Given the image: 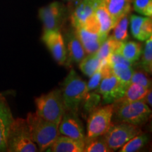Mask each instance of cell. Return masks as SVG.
I'll use <instances>...</instances> for the list:
<instances>
[{
    "label": "cell",
    "mask_w": 152,
    "mask_h": 152,
    "mask_svg": "<svg viewBox=\"0 0 152 152\" xmlns=\"http://www.w3.org/2000/svg\"><path fill=\"white\" fill-rule=\"evenodd\" d=\"M33 142L39 151H46L59 135L58 125L42 118L36 113H29L26 118Z\"/></svg>",
    "instance_id": "6da1fadb"
},
{
    "label": "cell",
    "mask_w": 152,
    "mask_h": 152,
    "mask_svg": "<svg viewBox=\"0 0 152 152\" xmlns=\"http://www.w3.org/2000/svg\"><path fill=\"white\" fill-rule=\"evenodd\" d=\"M61 93L65 110L77 113L89 92L86 82L72 69L64 80Z\"/></svg>",
    "instance_id": "7a4b0ae2"
},
{
    "label": "cell",
    "mask_w": 152,
    "mask_h": 152,
    "mask_svg": "<svg viewBox=\"0 0 152 152\" xmlns=\"http://www.w3.org/2000/svg\"><path fill=\"white\" fill-rule=\"evenodd\" d=\"M7 151H39L37 145L32 139L26 119L18 118L14 120L7 139Z\"/></svg>",
    "instance_id": "3957f363"
},
{
    "label": "cell",
    "mask_w": 152,
    "mask_h": 152,
    "mask_svg": "<svg viewBox=\"0 0 152 152\" xmlns=\"http://www.w3.org/2000/svg\"><path fill=\"white\" fill-rule=\"evenodd\" d=\"M37 113L42 118L59 125L65 112L61 90H54L35 99Z\"/></svg>",
    "instance_id": "277c9868"
},
{
    "label": "cell",
    "mask_w": 152,
    "mask_h": 152,
    "mask_svg": "<svg viewBox=\"0 0 152 152\" xmlns=\"http://www.w3.org/2000/svg\"><path fill=\"white\" fill-rule=\"evenodd\" d=\"M113 104V114H115L119 122L140 126L147 123L151 117V109L143 100L125 104Z\"/></svg>",
    "instance_id": "5b68a950"
},
{
    "label": "cell",
    "mask_w": 152,
    "mask_h": 152,
    "mask_svg": "<svg viewBox=\"0 0 152 152\" xmlns=\"http://www.w3.org/2000/svg\"><path fill=\"white\" fill-rule=\"evenodd\" d=\"M102 79L99 85L98 92L105 104H113L122 98L126 91V87L112 73L106 59L101 61Z\"/></svg>",
    "instance_id": "8992f818"
},
{
    "label": "cell",
    "mask_w": 152,
    "mask_h": 152,
    "mask_svg": "<svg viewBox=\"0 0 152 152\" xmlns=\"http://www.w3.org/2000/svg\"><path fill=\"white\" fill-rule=\"evenodd\" d=\"M113 104H108L91 111L87 120V132L85 138L104 135L112 125Z\"/></svg>",
    "instance_id": "52a82bcc"
},
{
    "label": "cell",
    "mask_w": 152,
    "mask_h": 152,
    "mask_svg": "<svg viewBox=\"0 0 152 152\" xmlns=\"http://www.w3.org/2000/svg\"><path fill=\"white\" fill-rule=\"evenodd\" d=\"M75 35L83 45L86 54L97 52L104 41L99 34V26L95 14L80 27L75 28Z\"/></svg>",
    "instance_id": "ba28073f"
},
{
    "label": "cell",
    "mask_w": 152,
    "mask_h": 152,
    "mask_svg": "<svg viewBox=\"0 0 152 152\" xmlns=\"http://www.w3.org/2000/svg\"><path fill=\"white\" fill-rule=\"evenodd\" d=\"M141 132L139 126L121 123L118 125L112 124L103 136L108 147L113 151L122 147L127 142Z\"/></svg>",
    "instance_id": "9c48e42d"
},
{
    "label": "cell",
    "mask_w": 152,
    "mask_h": 152,
    "mask_svg": "<svg viewBox=\"0 0 152 152\" xmlns=\"http://www.w3.org/2000/svg\"><path fill=\"white\" fill-rule=\"evenodd\" d=\"M64 6L58 1L49 4L39 10V17L43 23L44 32L60 31L65 16Z\"/></svg>",
    "instance_id": "30bf717a"
},
{
    "label": "cell",
    "mask_w": 152,
    "mask_h": 152,
    "mask_svg": "<svg viewBox=\"0 0 152 152\" xmlns=\"http://www.w3.org/2000/svg\"><path fill=\"white\" fill-rule=\"evenodd\" d=\"M58 132L62 135L82 141H85L86 137L83 125L77 113L66 110L58 125Z\"/></svg>",
    "instance_id": "8fae6325"
},
{
    "label": "cell",
    "mask_w": 152,
    "mask_h": 152,
    "mask_svg": "<svg viewBox=\"0 0 152 152\" xmlns=\"http://www.w3.org/2000/svg\"><path fill=\"white\" fill-rule=\"evenodd\" d=\"M42 40L56 62L60 65H66L68 61L67 49L60 31L44 32Z\"/></svg>",
    "instance_id": "7c38bea8"
},
{
    "label": "cell",
    "mask_w": 152,
    "mask_h": 152,
    "mask_svg": "<svg viewBox=\"0 0 152 152\" xmlns=\"http://www.w3.org/2000/svg\"><path fill=\"white\" fill-rule=\"evenodd\" d=\"M102 0H79L71 15V23L74 28L80 27L95 14L96 7Z\"/></svg>",
    "instance_id": "4fadbf2b"
},
{
    "label": "cell",
    "mask_w": 152,
    "mask_h": 152,
    "mask_svg": "<svg viewBox=\"0 0 152 152\" xmlns=\"http://www.w3.org/2000/svg\"><path fill=\"white\" fill-rule=\"evenodd\" d=\"M14 120L8 102L0 94V151H7V139Z\"/></svg>",
    "instance_id": "5bb4252c"
},
{
    "label": "cell",
    "mask_w": 152,
    "mask_h": 152,
    "mask_svg": "<svg viewBox=\"0 0 152 152\" xmlns=\"http://www.w3.org/2000/svg\"><path fill=\"white\" fill-rule=\"evenodd\" d=\"M130 29L135 39L146 41L152 36L151 18L132 15L130 16Z\"/></svg>",
    "instance_id": "9a60e30c"
},
{
    "label": "cell",
    "mask_w": 152,
    "mask_h": 152,
    "mask_svg": "<svg viewBox=\"0 0 152 152\" xmlns=\"http://www.w3.org/2000/svg\"><path fill=\"white\" fill-rule=\"evenodd\" d=\"M85 141L75 140L65 135H58L52 145L46 150L51 152H84Z\"/></svg>",
    "instance_id": "2e32d148"
},
{
    "label": "cell",
    "mask_w": 152,
    "mask_h": 152,
    "mask_svg": "<svg viewBox=\"0 0 152 152\" xmlns=\"http://www.w3.org/2000/svg\"><path fill=\"white\" fill-rule=\"evenodd\" d=\"M111 15L113 26L132 10V0H102ZM114 28V27H113Z\"/></svg>",
    "instance_id": "e0dca14e"
},
{
    "label": "cell",
    "mask_w": 152,
    "mask_h": 152,
    "mask_svg": "<svg viewBox=\"0 0 152 152\" xmlns=\"http://www.w3.org/2000/svg\"><path fill=\"white\" fill-rule=\"evenodd\" d=\"M95 15L99 26V34L101 37L106 40L109 37V32L113 28V23L111 15L106 9L103 1L96 7L95 10Z\"/></svg>",
    "instance_id": "ac0fdd59"
},
{
    "label": "cell",
    "mask_w": 152,
    "mask_h": 152,
    "mask_svg": "<svg viewBox=\"0 0 152 152\" xmlns=\"http://www.w3.org/2000/svg\"><path fill=\"white\" fill-rule=\"evenodd\" d=\"M115 52H118L131 64L140 59L142 53V45L134 41L124 42L120 45Z\"/></svg>",
    "instance_id": "d6986e66"
},
{
    "label": "cell",
    "mask_w": 152,
    "mask_h": 152,
    "mask_svg": "<svg viewBox=\"0 0 152 152\" xmlns=\"http://www.w3.org/2000/svg\"><path fill=\"white\" fill-rule=\"evenodd\" d=\"M68 46L66 47L68 57L71 61L75 63H80V61L86 56L83 45L76 36L75 33H71L68 35Z\"/></svg>",
    "instance_id": "ffe728a7"
},
{
    "label": "cell",
    "mask_w": 152,
    "mask_h": 152,
    "mask_svg": "<svg viewBox=\"0 0 152 152\" xmlns=\"http://www.w3.org/2000/svg\"><path fill=\"white\" fill-rule=\"evenodd\" d=\"M150 89L135 83H130L123 97L114 102V104H125L142 100Z\"/></svg>",
    "instance_id": "44dd1931"
},
{
    "label": "cell",
    "mask_w": 152,
    "mask_h": 152,
    "mask_svg": "<svg viewBox=\"0 0 152 152\" xmlns=\"http://www.w3.org/2000/svg\"><path fill=\"white\" fill-rule=\"evenodd\" d=\"M132 64L131 63H119L109 65L113 75L128 87L130 85L131 77L134 72Z\"/></svg>",
    "instance_id": "7402d4cb"
},
{
    "label": "cell",
    "mask_w": 152,
    "mask_h": 152,
    "mask_svg": "<svg viewBox=\"0 0 152 152\" xmlns=\"http://www.w3.org/2000/svg\"><path fill=\"white\" fill-rule=\"evenodd\" d=\"M101 61L95 53L88 54L80 61L79 68L85 75L90 77L99 67Z\"/></svg>",
    "instance_id": "603a6c76"
},
{
    "label": "cell",
    "mask_w": 152,
    "mask_h": 152,
    "mask_svg": "<svg viewBox=\"0 0 152 152\" xmlns=\"http://www.w3.org/2000/svg\"><path fill=\"white\" fill-rule=\"evenodd\" d=\"M85 152H110L111 149L108 147L103 135L92 138H85Z\"/></svg>",
    "instance_id": "cb8c5ba5"
},
{
    "label": "cell",
    "mask_w": 152,
    "mask_h": 152,
    "mask_svg": "<svg viewBox=\"0 0 152 152\" xmlns=\"http://www.w3.org/2000/svg\"><path fill=\"white\" fill-rule=\"evenodd\" d=\"M149 141V136L144 133H140L137 135L127 142L120 149L121 152H134L143 148Z\"/></svg>",
    "instance_id": "d4e9b609"
},
{
    "label": "cell",
    "mask_w": 152,
    "mask_h": 152,
    "mask_svg": "<svg viewBox=\"0 0 152 152\" xmlns=\"http://www.w3.org/2000/svg\"><path fill=\"white\" fill-rule=\"evenodd\" d=\"M121 43L122 42H118L111 36H110L106 38V40L102 44L95 54L101 61L106 59L110 54L117 50Z\"/></svg>",
    "instance_id": "484cf974"
},
{
    "label": "cell",
    "mask_w": 152,
    "mask_h": 152,
    "mask_svg": "<svg viewBox=\"0 0 152 152\" xmlns=\"http://www.w3.org/2000/svg\"><path fill=\"white\" fill-rule=\"evenodd\" d=\"M128 16V15H127L123 17L113 28V33L111 37L118 42H126L128 38V26L129 19Z\"/></svg>",
    "instance_id": "4316f807"
},
{
    "label": "cell",
    "mask_w": 152,
    "mask_h": 152,
    "mask_svg": "<svg viewBox=\"0 0 152 152\" xmlns=\"http://www.w3.org/2000/svg\"><path fill=\"white\" fill-rule=\"evenodd\" d=\"M140 66L144 71L151 75L152 72V36L146 40Z\"/></svg>",
    "instance_id": "83f0119b"
},
{
    "label": "cell",
    "mask_w": 152,
    "mask_h": 152,
    "mask_svg": "<svg viewBox=\"0 0 152 152\" xmlns=\"http://www.w3.org/2000/svg\"><path fill=\"white\" fill-rule=\"evenodd\" d=\"M133 9L136 12L144 16L151 17L152 0H132Z\"/></svg>",
    "instance_id": "f1b7e54d"
},
{
    "label": "cell",
    "mask_w": 152,
    "mask_h": 152,
    "mask_svg": "<svg viewBox=\"0 0 152 152\" xmlns=\"http://www.w3.org/2000/svg\"><path fill=\"white\" fill-rule=\"evenodd\" d=\"M131 83H135L140 85L142 87L151 88V80L147 77V75L143 72L141 71H134L133 72L132 77H131Z\"/></svg>",
    "instance_id": "f546056e"
},
{
    "label": "cell",
    "mask_w": 152,
    "mask_h": 152,
    "mask_svg": "<svg viewBox=\"0 0 152 152\" xmlns=\"http://www.w3.org/2000/svg\"><path fill=\"white\" fill-rule=\"evenodd\" d=\"M102 66H101V64H100L99 67L98 69L96 70V72H95V73L90 77V81H89L88 84H87L88 92H90V91L97 89V87L100 84V82L102 80Z\"/></svg>",
    "instance_id": "4dcf8cb0"
},
{
    "label": "cell",
    "mask_w": 152,
    "mask_h": 152,
    "mask_svg": "<svg viewBox=\"0 0 152 152\" xmlns=\"http://www.w3.org/2000/svg\"><path fill=\"white\" fill-rule=\"evenodd\" d=\"M151 93L152 92H151V88L149 90V92H147V94H146V96H144V98L142 99L146 104H147V105H149L150 106H151V105H152V99H151L152 94Z\"/></svg>",
    "instance_id": "1f68e13d"
},
{
    "label": "cell",
    "mask_w": 152,
    "mask_h": 152,
    "mask_svg": "<svg viewBox=\"0 0 152 152\" xmlns=\"http://www.w3.org/2000/svg\"><path fill=\"white\" fill-rule=\"evenodd\" d=\"M66 1H74V0H66Z\"/></svg>",
    "instance_id": "d6a6232c"
}]
</instances>
